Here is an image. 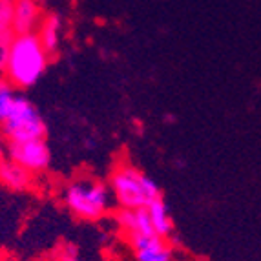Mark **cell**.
Returning a JSON list of instances; mask_svg holds the SVG:
<instances>
[{"mask_svg": "<svg viewBox=\"0 0 261 261\" xmlns=\"http://www.w3.org/2000/svg\"><path fill=\"white\" fill-rule=\"evenodd\" d=\"M0 132L8 141V144L26 143V141L46 139L48 126H46V121L40 115L39 108L30 99L18 95L4 121L0 122Z\"/></svg>", "mask_w": 261, "mask_h": 261, "instance_id": "obj_4", "label": "cell"}, {"mask_svg": "<svg viewBox=\"0 0 261 261\" xmlns=\"http://www.w3.org/2000/svg\"><path fill=\"white\" fill-rule=\"evenodd\" d=\"M13 37H15L13 31H0V73L4 71L6 61H8V55H9V46H11Z\"/></svg>", "mask_w": 261, "mask_h": 261, "instance_id": "obj_15", "label": "cell"}, {"mask_svg": "<svg viewBox=\"0 0 261 261\" xmlns=\"http://www.w3.org/2000/svg\"><path fill=\"white\" fill-rule=\"evenodd\" d=\"M15 0H0V31H13Z\"/></svg>", "mask_w": 261, "mask_h": 261, "instance_id": "obj_13", "label": "cell"}, {"mask_svg": "<svg viewBox=\"0 0 261 261\" xmlns=\"http://www.w3.org/2000/svg\"><path fill=\"white\" fill-rule=\"evenodd\" d=\"M0 261H17L13 256H9V254L6 252H0Z\"/></svg>", "mask_w": 261, "mask_h": 261, "instance_id": "obj_17", "label": "cell"}, {"mask_svg": "<svg viewBox=\"0 0 261 261\" xmlns=\"http://www.w3.org/2000/svg\"><path fill=\"white\" fill-rule=\"evenodd\" d=\"M128 245L134 250L135 261H172L174 259V248L170 240L161 236L146 232V234L126 236Z\"/></svg>", "mask_w": 261, "mask_h": 261, "instance_id": "obj_6", "label": "cell"}, {"mask_svg": "<svg viewBox=\"0 0 261 261\" xmlns=\"http://www.w3.org/2000/svg\"><path fill=\"white\" fill-rule=\"evenodd\" d=\"M37 37L46 48V51L49 55H55L62 44V18L57 13H49L42 17V22L37 30Z\"/></svg>", "mask_w": 261, "mask_h": 261, "instance_id": "obj_10", "label": "cell"}, {"mask_svg": "<svg viewBox=\"0 0 261 261\" xmlns=\"http://www.w3.org/2000/svg\"><path fill=\"white\" fill-rule=\"evenodd\" d=\"M8 159V141L4 139V135L0 132V165Z\"/></svg>", "mask_w": 261, "mask_h": 261, "instance_id": "obj_16", "label": "cell"}, {"mask_svg": "<svg viewBox=\"0 0 261 261\" xmlns=\"http://www.w3.org/2000/svg\"><path fill=\"white\" fill-rule=\"evenodd\" d=\"M42 17L44 15L39 0H15L13 33L15 35L37 33Z\"/></svg>", "mask_w": 261, "mask_h": 261, "instance_id": "obj_7", "label": "cell"}, {"mask_svg": "<svg viewBox=\"0 0 261 261\" xmlns=\"http://www.w3.org/2000/svg\"><path fill=\"white\" fill-rule=\"evenodd\" d=\"M112 194L106 183L90 175L71 179L62 190V203L81 221H99L108 214Z\"/></svg>", "mask_w": 261, "mask_h": 261, "instance_id": "obj_3", "label": "cell"}, {"mask_svg": "<svg viewBox=\"0 0 261 261\" xmlns=\"http://www.w3.org/2000/svg\"><path fill=\"white\" fill-rule=\"evenodd\" d=\"M49 59L51 55L46 51L37 33L15 35L2 75L15 90H30L46 75Z\"/></svg>", "mask_w": 261, "mask_h": 261, "instance_id": "obj_1", "label": "cell"}, {"mask_svg": "<svg viewBox=\"0 0 261 261\" xmlns=\"http://www.w3.org/2000/svg\"><path fill=\"white\" fill-rule=\"evenodd\" d=\"M53 261H79V248L73 243H61L51 256Z\"/></svg>", "mask_w": 261, "mask_h": 261, "instance_id": "obj_14", "label": "cell"}, {"mask_svg": "<svg viewBox=\"0 0 261 261\" xmlns=\"http://www.w3.org/2000/svg\"><path fill=\"white\" fill-rule=\"evenodd\" d=\"M8 159L26 168L30 174L40 175L51 165V152L46 139L26 141V143H9Z\"/></svg>", "mask_w": 261, "mask_h": 261, "instance_id": "obj_5", "label": "cell"}, {"mask_svg": "<svg viewBox=\"0 0 261 261\" xmlns=\"http://www.w3.org/2000/svg\"><path fill=\"white\" fill-rule=\"evenodd\" d=\"M17 97H18L17 90L9 84V81L4 75H0V122L4 121V117L9 113V110H11Z\"/></svg>", "mask_w": 261, "mask_h": 261, "instance_id": "obj_12", "label": "cell"}, {"mask_svg": "<svg viewBox=\"0 0 261 261\" xmlns=\"http://www.w3.org/2000/svg\"><path fill=\"white\" fill-rule=\"evenodd\" d=\"M35 183V175L30 174L26 168H22L17 163L6 159L2 165H0V185L8 190L13 192H26L31 190Z\"/></svg>", "mask_w": 261, "mask_h": 261, "instance_id": "obj_9", "label": "cell"}, {"mask_svg": "<svg viewBox=\"0 0 261 261\" xmlns=\"http://www.w3.org/2000/svg\"><path fill=\"white\" fill-rule=\"evenodd\" d=\"M115 223L124 236L153 232L146 208H119L115 212Z\"/></svg>", "mask_w": 261, "mask_h": 261, "instance_id": "obj_8", "label": "cell"}, {"mask_svg": "<svg viewBox=\"0 0 261 261\" xmlns=\"http://www.w3.org/2000/svg\"><path fill=\"white\" fill-rule=\"evenodd\" d=\"M37 261H53V259H51V257H49V259H37Z\"/></svg>", "mask_w": 261, "mask_h": 261, "instance_id": "obj_18", "label": "cell"}, {"mask_svg": "<svg viewBox=\"0 0 261 261\" xmlns=\"http://www.w3.org/2000/svg\"><path fill=\"white\" fill-rule=\"evenodd\" d=\"M146 212H148L150 223H152L153 234L161 236L165 240H170L174 234V219H172V214H170V208L165 203V199L159 197L153 203H150L146 206Z\"/></svg>", "mask_w": 261, "mask_h": 261, "instance_id": "obj_11", "label": "cell"}, {"mask_svg": "<svg viewBox=\"0 0 261 261\" xmlns=\"http://www.w3.org/2000/svg\"><path fill=\"white\" fill-rule=\"evenodd\" d=\"M108 188L117 208H146L163 197L161 187L132 163H119L108 177Z\"/></svg>", "mask_w": 261, "mask_h": 261, "instance_id": "obj_2", "label": "cell"}]
</instances>
